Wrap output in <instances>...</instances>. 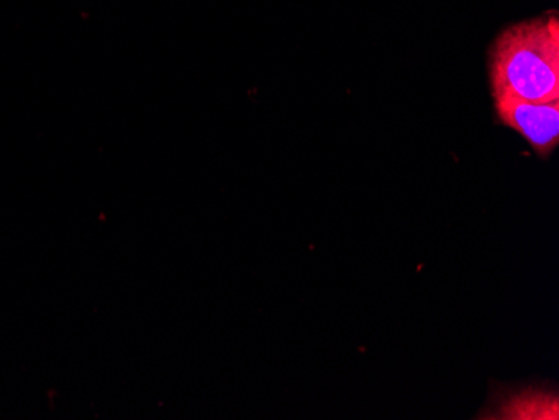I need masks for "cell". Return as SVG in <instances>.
<instances>
[{
  "label": "cell",
  "instance_id": "6da1fadb",
  "mask_svg": "<svg viewBox=\"0 0 559 420\" xmlns=\"http://www.w3.org/2000/svg\"><path fill=\"white\" fill-rule=\"evenodd\" d=\"M492 96L559 101L558 15L530 19L499 34L489 52Z\"/></svg>",
  "mask_w": 559,
  "mask_h": 420
},
{
  "label": "cell",
  "instance_id": "7a4b0ae2",
  "mask_svg": "<svg viewBox=\"0 0 559 420\" xmlns=\"http://www.w3.org/2000/svg\"><path fill=\"white\" fill-rule=\"evenodd\" d=\"M496 116L520 133L536 155L548 158L559 143V101L533 103L520 97L495 96Z\"/></svg>",
  "mask_w": 559,
  "mask_h": 420
}]
</instances>
